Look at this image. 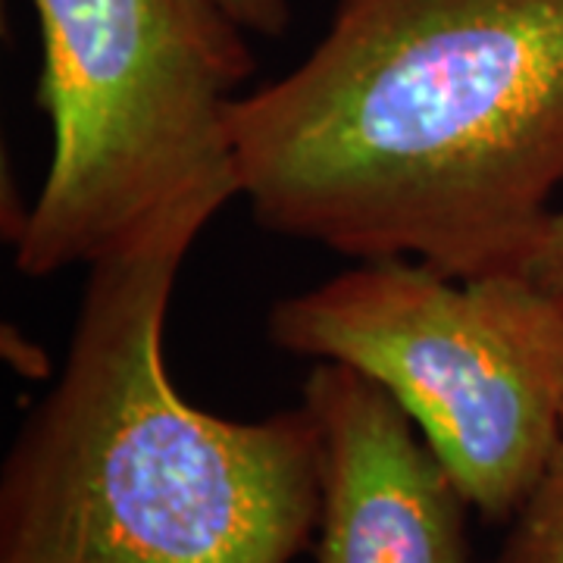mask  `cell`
Segmentation results:
<instances>
[{"mask_svg":"<svg viewBox=\"0 0 563 563\" xmlns=\"http://www.w3.org/2000/svg\"><path fill=\"white\" fill-rule=\"evenodd\" d=\"M29 3L54 154L13 242L20 273L91 266L181 201L242 195L229 110L254 54L217 0Z\"/></svg>","mask_w":563,"mask_h":563,"instance_id":"3","label":"cell"},{"mask_svg":"<svg viewBox=\"0 0 563 563\" xmlns=\"http://www.w3.org/2000/svg\"><path fill=\"white\" fill-rule=\"evenodd\" d=\"M495 563H563V442L542 479L510 517Z\"/></svg>","mask_w":563,"mask_h":563,"instance_id":"6","label":"cell"},{"mask_svg":"<svg viewBox=\"0 0 563 563\" xmlns=\"http://www.w3.org/2000/svg\"><path fill=\"white\" fill-rule=\"evenodd\" d=\"M229 132L266 232L454 279L526 273L563 185V0H335Z\"/></svg>","mask_w":563,"mask_h":563,"instance_id":"1","label":"cell"},{"mask_svg":"<svg viewBox=\"0 0 563 563\" xmlns=\"http://www.w3.org/2000/svg\"><path fill=\"white\" fill-rule=\"evenodd\" d=\"M526 273L563 298V210H554L551 222L544 225L542 242L536 247Z\"/></svg>","mask_w":563,"mask_h":563,"instance_id":"8","label":"cell"},{"mask_svg":"<svg viewBox=\"0 0 563 563\" xmlns=\"http://www.w3.org/2000/svg\"><path fill=\"white\" fill-rule=\"evenodd\" d=\"M266 335L383 385L492 523H510L563 442V298L529 273L361 261L273 303Z\"/></svg>","mask_w":563,"mask_h":563,"instance_id":"4","label":"cell"},{"mask_svg":"<svg viewBox=\"0 0 563 563\" xmlns=\"http://www.w3.org/2000/svg\"><path fill=\"white\" fill-rule=\"evenodd\" d=\"M244 32H257L266 38H279L291 25V3L288 0H217Z\"/></svg>","mask_w":563,"mask_h":563,"instance_id":"7","label":"cell"},{"mask_svg":"<svg viewBox=\"0 0 563 563\" xmlns=\"http://www.w3.org/2000/svg\"><path fill=\"white\" fill-rule=\"evenodd\" d=\"M303 407L320 432L317 563H476L473 504L383 385L320 361Z\"/></svg>","mask_w":563,"mask_h":563,"instance_id":"5","label":"cell"},{"mask_svg":"<svg viewBox=\"0 0 563 563\" xmlns=\"http://www.w3.org/2000/svg\"><path fill=\"white\" fill-rule=\"evenodd\" d=\"M229 195L166 210L88 266L63 373L0 473V563H295L320 523V432L303 401L225 420L163 354L191 244Z\"/></svg>","mask_w":563,"mask_h":563,"instance_id":"2","label":"cell"}]
</instances>
